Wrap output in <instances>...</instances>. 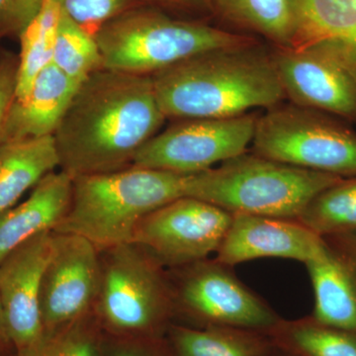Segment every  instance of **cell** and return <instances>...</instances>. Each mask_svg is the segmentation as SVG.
I'll use <instances>...</instances> for the list:
<instances>
[{
    "label": "cell",
    "mask_w": 356,
    "mask_h": 356,
    "mask_svg": "<svg viewBox=\"0 0 356 356\" xmlns=\"http://www.w3.org/2000/svg\"><path fill=\"white\" fill-rule=\"evenodd\" d=\"M102 252V282L95 317L106 336L165 337L175 323L168 269L144 248L122 243Z\"/></svg>",
    "instance_id": "6"
},
{
    "label": "cell",
    "mask_w": 356,
    "mask_h": 356,
    "mask_svg": "<svg viewBox=\"0 0 356 356\" xmlns=\"http://www.w3.org/2000/svg\"><path fill=\"white\" fill-rule=\"evenodd\" d=\"M189 175L131 165L72 178V201L57 233L83 236L100 252L130 243L138 222L186 196Z\"/></svg>",
    "instance_id": "3"
},
{
    "label": "cell",
    "mask_w": 356,
    "mask_h": 356,
    "mask_svg": "<svg viewBox=\"0 0 356 356\" xmlns=\"http://www.w3.org/2000/svg\"><path fill=\"white\" fill-rule=\"evenodd\" d=\"M305 266L313 286L312 317L323 324L356 332V252L337 241Z\"/></svg>",
    "instance_id": "16"
},
{
    "label": "cell",
    "mask_w": 356,
    "mask_h": 356,
    "mask_svg": "<svg viewBox=\"0 0 356 356\" xmlns=\"http://www.w3.org/2000/svg\"><path fill=\"white\" fill-rule=\"evenodd\" d=\"M327 245L324 238L298 220L233 215L215 259L233 267L264 257L307 264L320 257Z\"/></svg>",
    "instance_id": "14"
},
{
    "label": "cell",
    "mask_w": 356,
    "mask_h": 356,
    "mask_svg": "<svg viewBox=\"0 0 356 356\" xmlns=\"http://www.w3.org/2000/svg\"><path fill=\"white\" fill-rule=\"evenodd\" d=\"M297 220L324 238L356 236V177L320 192Z\"/></svg>",
    "instance_id": "24"
},
{
    "label": "cell",
    "mask_w": 356,
    "mask_h": 356,
    "mask_svg": "<svg viewBox=\"0 0 356 356\" xmlns=\"http://www.w3.org/2000/svg\"><path fill=\"white\" fill-rule=\"evenodd\" d=\"M105 334L95 312L46 332L26 356H102Z\"/></svg>",
    "instance_id": "26"
},
{
    "label": "cell",
    "mask_w": 356,
    "mask_h": 356,
    "mask_svg": "<svg viewBox=\"0 0 356 356\" xmlns=\"http://www.w3.org/2000/svg\"><path fill=\"white\" fill-rule=\"evenodd\" d=\"M330 240L343 243L346 247L351 248L356 252V236H339V238H331Z\"/></svg>",
    "instance_id": "33"
},
{
    "label": "cell",
    "mask_w": 356,
    "mask_h": 356,
    "mask_svg": "<svg viewBox=\"0 0 356 356\" xmlns=\"http://www.w3.org/2000/svg\"><path fill=\"white\" fill-rule=\"evenodd\" d=\"M60 168L53 136L8 140L0 145V215L47 175Z\"/></svg>",
    "instance_id": "19"
},
{
    "label": "cell",
    "mask_w": 356,
    "mask_h": 356,
    "mask_svg": "<svg viewBox=\"0 0 356 356\" xmlns=\"http://www.w3.org/2000/svg\"><path fill=\"white\" fill-rule=\"evenodd\" d=\"M0 356H15V350L7 334L1 306H0Z\"/></svg>",
    "instance_id": "32"
},
{
    "label": "cell",
    "mask_w": 356,
    "mask_h": 356,
    "mask_svg": "<svg viewBox=\"0 0 356 356\" xmlns=\"http://www.w3.org/2000/svg\"><path fill=\"white\" fill-rule=\"evenodd\" d=\"M257 119L238 115L221 119H186L154 136L132 165L192 175L245 153Z\"/></svg>",
    "instance_id": "10"
},
{
    "label": "cell",
    "mask_w": 356,
    "mask_h": 356,
    "mask_svg": "<svg viewBox=\"0 0 356 356\" xmlns=\"http://www.w3.org/2000/svg\"><path fill=\"white\" fill-rule=\"evenodd\" d=\"M102 282V252L83 236L54 232L42 278L44 334L95 310Z\"/></svg>",
    "instance_id": "11"
},
{
    "label": "cell",
    "mask_w": 356,
    "mask_h": 356,
    "mask_svg": "<svg viewBox=\"0 0 356 356\" xmlns=\"http://www.w3.org/2000/svg\"><path fill=\"white\" fill-rule=\"evenodd\" d=\"M273 62L285 95L299 106L356 121V79L332 58L280 48Z\"/></svg>",
    "instance_id": "13"
},
{
    "label": "cell",
    "mask_w": 356,
    "mask_h": 356,
    "mask_svg": "<svg viewBox=\"0 0 356 356\" xmlns=\"http://www.w3.org/2000/svg\"><path fill=\"white\" fill-rule=\"evenodd\" d=\"M65 15L90 34L132 9L156 6L152 0H56Z\"/></svg>",
    "instance_id": "27"
},
{
    "label": "cell",
    "mask_w": 356,
    "mask_h": 356,
    "mask_svg": "<svg viewBox=\"0 0 356 356\" xmlns=\"http://www.w3.org/2000/svg\"><path fill=\"white\" fill-rule=\"evenodd\" d=\"M152 2L166 13L210 14L208 0H152Z\"/></svg>",
    "instance_id": "31"
},
{
    "label": "cell",
    "mask_w": 356,
    "mask_h": 356,
    "mask_svg": "<svg viewBox=\"0 0 356 356\" xmlns=\"http://www.w3.org/2000/svg\"><path fill=\"white\" fill-rule=\"evenodd\" d=\"M102 356H173L166 337L123 339L105 334Z\"/></svg>",
    "instance_id": "28"
},
{
    "label": "cell",
    "mask_w": 356,
    "mask_h": 356,
    "mask_svg": "<svg viewBox=\"0 0 356 356\" xmlns=\"http://www.w3.org/2000/svg\"><path fill=\"white\" fill-rule=\"evenodd\" d=\"M266 336L274 350L290 356H356V332L323 324L312 316L280 318Z\"/></svg>",
    "instance_id": "22"
},
{
    "label": "cell",
    "mask_w": 356,
    "mask_h": 356,
    "mask_svg": "<svg viewBox=\"0 0 356 356\" xmlns=\"http://www.w3.org/2000/svg\"><path fill=\"white\" fill-rule=\"evenodd\" d=\"M104 69L152 76L204 51L252 43L238 33L156 6L132 9L95 33Z\"/></svg>",
    "instance_id": "4"
},
{
    "label": "cell",
    "mask_w": 356,
    "mask_h": 356,
    "mask_svg": "<svg viewBox=\"0 0 356 356\" xmlns=\"http://www.w3.org/2000/svg\"><path fill=\"white\" fill-rule=\"evenodd\" d=\"M18 56L4 54L0 57V144L9 111L17 88Z\"/></svg>",
    "instance_id": "30"
},
{
    "label": "cell",
    "mask_w": 356,
    "mask_h": 356,
    "mask_svg": "<svg viewBox=\"0 0 356 356\" xmlns=\"http://www.w3.org/2000/svg\"><path fill=\"white\" fill-rule=\"evenodd\" d=\"M53 236L54 232L40 234L0 262V306L15 356L31 353L44 336L42 278Z\"/></svg>",
    "instance_id": "12"
},
{
    "label": "cell",
    "mask_w": 356,
    "mask_h": 356,
    "mask_svg": "<svg viewBox=\"0 0 356 356\" xmlns=\"http://www.w3.org/2000/svg\"><path fill=\"white\" fill-rule=\"evenodd\" d=\"M266 356H290L285 355V353H280V351L273 350L270 351V353H268Z\"/></svg>",
    "instance_id": "34"
},
{
    "label": "cell",
    "mask_w": 356,
    "mask_h": 356,
    "mask_svg": "<svg viewBox=\"0 0 356 356\" xmlns=\"http://www.w3.org/2000/svg\"><path fill=\"white\" fill-rule=\"evenodd\" d=\"M165 337L173 356H266L273 350L266 334L234 327L173 323Z\"/></svg>",
    "instance_id": "20"
},
{
    "label": "cell",
    "mask_w": 356,
    "mask_h": 356,
    "mask_svg": "<svg viewBox=\"0 0 356 356\" xmlns=\"http://www.w3.org/2000/svg\"><path fill=\"white\" fill-rule=\"evenodd\" d=\"M341 179L245 153L218 168L189 175L186 196L232 215L297 220L312 199Z\"/></svg>",
    "instance_id": "5"
},
{
    "label": "cell",
    "mask_w": 356,
    "mask_h": 356,
    "mask_svg": "<svg viewBox=\"0 0 356 356\" xmlns=\"http://www.w3.org/2000/svg\"><path fill=\"white\" fill-rule=\"evenodd\" d=\"M165 119L152 76L103 67L79 84L54 133L60 170L76 178L129 168Z\"/></svg>",
    "instance_id": "1"
},
{
    "label": "cell",
    "mask_w": 356,
    "mask_h": 356,
    "mask_svg": "<svg viewBox=\"0 0 356 356\" xmlns=\"http://www.w3.org/2000/svg\"><path fill=\"white\" fill-rule=\"evenodd\" d=\"M44 0H0V39L19 38L39 13Z\"/></svg>",
    "instance_id": "29"
},
{
    "label": "cell",
    "mask_w": 356,
    "mask_h": 356,
    "mask_svg": "<svg viewBox=\"0 0 356 356\" xmlns=\"http://www.w3.org/2000/svg\"><path fill=\"white\" fill-rule=\"evenodd\" d=\"M175 320L197 327H225L267 334L280 317L238 280L233 266L206 259L168 269Z\"/></svg>",
    "instance_id": "8"
},
{
    "label": "cell",
    "mask_w": 356,
    "mask_h": 356,
    "mask_svg": "<svg viewBox=\"0 0 356 356\" xmlns=\"http://www.w3.org/2000/svg\"><path fill=\"white\" fill-rule=\"evenodd\" d=\"M232 220L228 211L184 196L143 218L130 243L144 248L165 268H178L216 254Z\"/></svg>",
    "instance_id": "9"
},
{
    "label": "cell",
    "mask_w": 356,
    "mask_h": 356,
    "mask_svg": "<svg viewBox=\"0 0 356 356\" xmlns=\"http://www.w3.org/2000/svg\"><path fill=\"white\" fill-rule=\"evenodd\" d=\"M254 154L304 170L356 177V133L330 114L299 105L257 119Z\"/></svg>",
    "instance_id": "7"
},
{
    "label": "cell",
    "mask_w": 356,
    "mask_h": 356,
    "mask_svg": "<svg viewBox=\"0 0 356 356\" xmlns=\"http://www.w3.org/2000/svg\"><path fill=\"white\" fill-rule=\"evenodd\" d=\"M165 118L221 119L285 97L273 57L252 43L204 51L152 74Z\"/></svg>",
    "instance_id": "2"
},
{
    "label": "cell",
    "mask_w": 356,
    "mask_h": 356,
    "mask_svg": "<svg viewBox=\"0 0 356 356\" xmlns=\"http://www.w3.org/2000/svg\"><path fill=\"white\" fill-rule=\"evenodd\" d=\"M210 14L238 29L257 33L280 48H290L295 34L292 0H208Z\"/></svg>",
    "instance_id": "21"
},
{
    "label": "cell",
    "mask_w": 356,
    "mask_h": 356,
    "mask_svg": "<svg viewBox=\"0 0 356 356\" xmlns=\"http://www.w3.org/2000/svg\"><path fill=\"white\" fill-rule=\"evenodd\" d=\"M51 64L79 84L103 69L102 54L95 36L63 11L56 33Z\"/></svg>",
    "instance_id": "25"
},
{
    "label": "cell",
    "mask_w": 356,
    "mask_h": 356,
    "mask_svg": "<svg viewBox=\"0 0 356 356\" xmlns=\"http://www.w3.org/2000/svg\"><path fill=\"white\" fill-rule=\"evenodd\" d=\"M60 14L62 9L56 0H44L36 17L20 35L15 100L24 98L40 72L53 63Z\"/></svg>",
    "instance_id": "23"
},
{
    "label": "cell",
    "mask_w": 356,
    "mask_h": 356,
    "mask_svg": "<svg viewBox=\"0 0 356 356\" xmlns=\"http://www.w3.org/2000/svg\"><path fill=\"white\" fill-rule=\"evenodd\" d=\"M295 34L290 48L332 58L356 79V0H292Z\"/></svg>",
    "instance_id": "15"
},
{
    "label": "cell",
    "mask_w": 356,
    "mask_h": 356,
    "mask_svg": "<svg viewBox=\"0 0 356 356\" xmlns=\"http://www.w3.org/2000/svg\"><path fill=\"white\" fill-rule=\"evenodd\" d=\"M79 86L55 65H48L36 77L28 95L14 100L1 144L53 136Z\"/></svg>",
    "instance_id": "18"
},
{
    "label": "cell",
    "mask_w": 356,
    "mask_h": 356,
    "mask_svg": "<svg viewBox=\"0 0 356 356\" xmlns=\"http://www.w3.org/2000/svg\"><path fill=\"white\" fill-rule=\"evenodd\" d=\"M72 187L74 179L67 173L51 172L24 202L0 215V262L34 236L58 228L69 211Z\"/></svg>",
    "instance_id": "17"
}]
</instances>
